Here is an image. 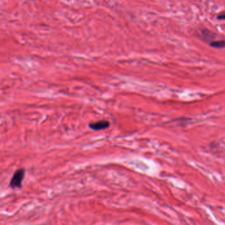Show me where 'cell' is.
I'll return each instance as SVG.
<instances>
[{"label": "cell", "mask_w": 225, "mask_h": 225, "mask_svg": "<svg viewBox=\"0 0 225 225\" xmlns=\"http://www.w3.org/2000/svg\"><path fill=\"white\" fill-rule=\"evenodd\" d=\"M25 175V168H20L17 170L14 173L12 178L10 181V187L12 189L19 188L21 189L22 187V181L24 180Z\"/></svg>", "instance_id": "cell-1"}, {"label": "cell", "mask_w": 225, "mask_h": 225, "mask_svg": "<svg viewBox=\"0 0 225 225\" xmlns=\"http://www.w3.org/2000/svg\"><path fill=\"white\" fill-rule=\"evenodd\" d=\"M110 126V123L108 121L106 120L99 121V122L95 123H89V128L94 131H99L102 130V129H107L108 128H109Z\"/></svg>", "instance_id": "cell-2"}, {"label": "cell", "mask_w": 225, "mask_h": 225, "mask_svg": "<svg viewBox=\"0 0 225 225\" xmlns=\"http://www.w3.org/2000/svg\"><path fill=\"white\" fill-rule=\"evenodd\" d=\"M210 46L216 48H225V41L220 40V41H215L210 43Z\"/></svg>", "instance_id": "cell-3"}, {"label": "cell", "mask_w": 225, "mask_h": 225, "mask_svg": "<svg viewBox=\"0 0 225 225\" xmlns=\"http://www.w3.org/2000/svg\"><path fill=\"white\" fill-rule=\"evenodd\" d=\"M217 18H218V19L225 20V14H223V15H218Z\"/></svg>", "instance_id": "cell-4"}]
</instances>
